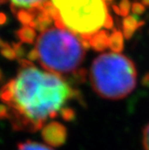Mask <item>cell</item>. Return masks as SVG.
Instances as JSON below:
<instances>
[{
	"label": "cell",
	"mask_w": 149,
	"mask_h": 150,
	"mask_svg": "<svg viewBox=\"0 0 149 150\" xmlns=\"http://www.w3.org/2000/svg\"><path fill=\"white\" fill-rule=\"evenodd\" d=\"M76 93L59 75L33 65H25L0 92L13 128L36 131L61 116L71 120L75 113L68 103Z\"/></svg>",
	"instance_id": "6da1fadb"
},
{
	"label": "cell",
	"mask_w": 149,
	"mask_h": 150,
	"mask_svg": "<svg viewBox=\"0 0 149 150\" xmlns=\"http://www.w3.org/2000/svg\"><path fill=\"white\" fill-rule=\"evenodd\" d=\"M82 40L59 20H54L40 29L33 50V58L44 69L58 75L72 73L85 58Z\"/></svg>",
	"instance_id": "7a4b0ae2"
},
{
	"label": "cell",
	"mask_w": 149,
	"mask_h": 150,
	"mask_svg": "<svg viewBox=\"0 0 149 150\" xmlns=\"http://www.w3.org/2000/svg\"><path fill=\"white\" fill-rule=\"evenodd\" d=\"M137 69L128 57L119 53H104L93 60L90 69V82L100 97L121 100L135 89Z\"/></svg>",
	"instance_id": "3957f363"
},
{
	"label": "cell",
	"mask_w": 149,
	"mask_h": 150,
	"mask_svg": "<svg viewBox=\"0 0 149 150\" xmlns=\"http://www.w3.org/2000/svg\"><path fill=\"white\" fill-rule=\"evenodd\" d=\"M50 2L57 20L87 42L91 35L100 31L109 15L103 0H50Z\"/></svg>",
	"instance_id": "277c9868"
},
{
	"label": "cell",
	"mask_w": 149,
	"mask_h": 150,
	"mask_svg": "<svg viewBox=\"0 0 149 150\" xmlns=\"http://www.w3.org/2000/svg\"><path fill=\"white\" fill-rule=\"evenodd\" d=\"M19 20L26 24L35 26L37 22L49 11L50 0H8Z\"/></svg>",
	"instance_id": "5b68a950"
},
{
	"label": "cell",
	"mask_w": 149,
	"mask_h": 150,
	"mask_svg": "<svg viewBox=\"0 0 149 150\" xmlns=\"http://www.w3.org/2000/svg\"><path fill=\"white\" fill-rule=\"evenodd\" d=\"M42 138L44 142L51 146H60L66 140L67 131L61 122L51 120L46 123L40 129Z\"/></svg>",
	"instance_id": "8992f818"
},
{
	"label": "cell",
	"mask_w": 149,
	"mask_h": 150,
	"mask_svg": "<svg viewBox=\"0 0 149 150\" xmlns=\"http://www.w3.org/2000/svg\"><path fill=\"white\" fill-rule=\"evenodd\" d=\"M88 42L94 50L102 51L110 47V36L106 31L101 30L91 35Z\"/></svg>",
	"instance_id": "52a82bcc"
},
{
	"label": "cell",
	"mask_w": 149,
	"mask_h": 150,
	"mask_svg": "<svg viewBox=\"0 0 149 150\" xmlns=\"http://www.w3.org/2000/svg\"><path fill=\"white\" fill-rule=\"evenodd\" d=\"M139 18L137 16H128L124 18L122 22L123 26V35L126 39H130L134 33L136 32L137 29L139 27L143 26L145 24L144 21H138Z\"/></svg>",
	"instance_id": "ba28073f"
},
{
	"label": "cell",
	"mask_w": 149,
	"mask_h": 150,
	"mask_svg": "<svg viewBox=\"0 0 149 150\" xmlns=\"http://www.w3.org/2000/svg\"><path fill=\"white\" fill-rule=\"evenodd\" d=\"M124 47L123 35L119 30H114L110 35V48L114 53L122 51Z\"/></svg>",
	"instance_id": "9c48e42d"
},
{
	"label": "cell",
	"mask_w": 149,
	"mask_h": 150,
	"mask_svg": "<svg viewBox=\"0 0 149 150\" xmlns=\"http://www.w3.org/2000/svg\"><path fill=\"white\" fill-rule=\"evenodd\" d=\"M17 150H54L51 146L38 143L36 141L27 140L17 145Z\"/></svg>",
	"instance_id": "30bf717a"
},
{
	"label": "cell",
	"mask_w": 149,
	"mask_h": 150,
	"mask_svg": "<svg viewBox=\"0 0 149 150\" xmlns=\"http://www.w3.org/2000/svg\"><path fill=\"white\" fill-rule=\"evenodd\" d=\"M130 6L131 5H130L129 0H121L119 5V10H120V16L127 17L129 16Z\"/></svg>",
	"instance_id": "8fae6325"
},
{
	"label": "cell",
	"mask_w": 149,
	"mask_h": 150,
	"mask_svg": "<svg viewBox=\"0 0 149 150\" xmlns=\"http://www.w3.org/2000/svg\"><path fill=\"white\" fill-rule=\"evenodd\" d=\"M142 145L145 150H149V122L145 125L142 132Z\"/></svg>",
	"instance_id": "7c38bea8"
},
{
	"label": "cell",
	"mask_w": 149,
	"mask_h": 150,
	"mask_svg": "<svg viewBox=\"0 0 149 150\" xmlns=\"http://www.w3.org/2000/svg\"><path fill=\"white\" fill-rule=\"evenodd\" d=\"M131 10H132V13H134L135 16H140L142 13H145V6L142 3L140 2H134L132 5H131Z\"/></svg>",
	"instance_id": "4fadbf2b"
},
{
	"label": "cell",
	"mask_w": 149,
	"mask_h": 150,
	"mask_svg": "<svg viewBox=\"0 0 149 150\" xmlns=\"http://www.w3.org/2000/svg\"><path fill=\"white\" fill-rule=\"evenodd\" d=\"M103 26L107 29H112L113 28V20H112V17L110 15L107 16V18L105 20V23H104Z\"/></svg>",
	"instance_id": "5bb4252c"
},
{
	"label": "cell",
	"mask_w": 149,
	"mask_h": 150,
	"mask_svg": "<svg viewBox=\"0 0 149 150\" xmlns=\"http://www.w3.org/2000/svg\"><path fill=\"white\" fill-rule=\"evenodd\" d=\"M112 8H113V11L117 13V15H119V16H120V10H119V6H117V5H112Z\"/></svg>",
	"instance_id": "9a60e30c"
},
{
	"label": "cell",
	"mask_w": 149,
	"mask_h": 150,
	"mask_svg": "<svg viewBox=\"0 0 149 150\" xmlns=\"http://www.w3.org/2000/svg\"><path fill=\"white\" fill-rule=\"evenodd\" d=\"M141 1H142V4L144 6H149V0H141Z\"/></svg>",
	"instance_id": "2e32d148"
},
{
	"label": "cell",
	"mask_w": 149,
	"mask_h": 150,
	"mask_svg": "<svg viewBox=\"0 0 149 150\" xmlns=\"http://www.w3.org/2000/svg\"><path fill=\"white\" fill-rule=\"evenodd\" d=\"M113 1V0H103V2L107 5V4H112V2Z\"/></svg>",
	"instance_id": "e0dca14e"
}]
</instances>
